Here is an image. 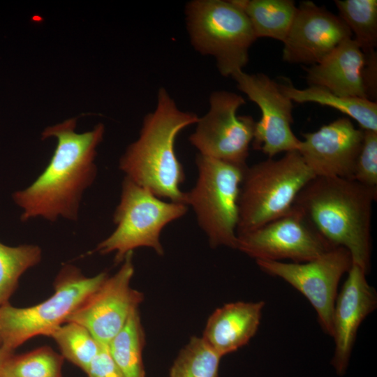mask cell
Masks as SVG:
<instances>
[{
  "label": "cell",
  "mask_w": 377,
  "mask_h": 377,
  "mask_svg": "<svg viewBox=\"0 0 377 377\" xmlns=\"http://www.w3.org/2000/svg\"><path fill=\"white\" fill-rule=\"evenodd\" d=\"M76 118L48 126L42 139L55 138L57 146L43 172L28 187L15 191L12 199L22 211L20 220L42 218L50 222L61 217L77 221L84 192L97 175L96 147L105 127L97 124L91 131H75Z\"/></svg>",
  "instance_id": "obj_1"
},
{
  "label": "cell",
  "mask_w": 377,
  "mask_h": 377,
  "mask_svg": "<svg viewBox=\"0 0 377 377\" xmlns=\"http://www.w3.org/2000/svg\"><path fill=\"white\" fill-rule=\"evenodd\" d=\"M377 188L352 179L316 177L298 193L293 206L332 246L346 249L367 274L371 265V221Z\"/></svg>",
  "instance_id": "obj_2"
},
{
  "label": "cell",
  "mask_w": 377,
  "mask_h": 377,
  "mask_svg": "<svg viewBox=\"0 0 377 377\" xmlns=\"http://www.w3.org/2000/svg\"><path fill=\"white\" fill-rule=\"evenodd\" d=\"M198 119L193 112L179 110L168 92L160 88L156 108L145 117L140 136L121 157L119 169L158 198L186 205L185 192L180 189L185 174L175 143L179 132Z\"/></svg>",
  "instance_id": "obj_3"
},
{
  "label": "cell",
  "mask_w": 377,
  "mask_h": 377,
  "mask_svg": "<svg viewBox=\"0 0 377 377\" xmlns=\"http://www.w3.org/2000/svg\"><path fill=\"white\" fill-rule=\"evenodd\" d=\"M314 177L298 151L247 166L238 199L237 235L288 214L298 193Z\"/></svg>",
  "instance_id": "obj_4"
},
{
  "label": "cell",
  "mask_w": 377,
  "mask_h": 377,
  "mask_svg": "<svg viewBox=\"0 0 377 377\" xmlns=\"http://www.w3.org/2000/svg\"><path fill=\"white\" fill-rule=\"evenodd\" d=\"M108 276L102 272L84 276L77 267L64 265L54 281V293L29 307L9 302L0 306V348L14 350L37 336L49 337Z\"/></svg>",
  "instance_id": "obj_5"
},
{
  "label": "cell",
  "mask_w": 377,
  "mask_h": 377,
  "mask_svg": "<svg viewBox=\"0 0 377 377\" xmlns=\"http://www.w3.org/2000/svg\"><path fill=\"white\" fill-rule=\"evenodd\" d=\"M186 25L194 48L212 55L223 76L242 71L257 39L251 22L234 0H195L186 7Z\"/></svg>",
  "instance_id": "obj_6"
},
{
  "label": "cell",
  "mask_w": 377,
  "mask_h": 377,
  "mask_svg": "<svg viewBox=\"0 0 377 377\" xmlns=\"http://www.w3.org/2000/svg\"><path fill=\"white\" fill-rule=\"evenodd\" d=\"M187 210V205L163 201L125 177L113 214L115 229L94 251L102 255L114 253L116 263H122L128 253L140 247L151 248L163 256L160 241L163 229L184 216Z\"/></svg>",
  "instance_id": "obj_7"
},
{
  "label": "cell",
  "mask_w": 377,
  "mask_h": 377,
  "mask_svg": "<svg viewBox=\"0 0 377 377\" xmlns=\"http://www.w3.org/2000/svg\"><path fill=\"white\" fill-rule=\"evenodd\" d=\"M198 179L185 192V204L191 206L211 247L237 248L238 199L246 166H240L198 154Z\"/></svg>",
  "instance_id": "obj_8"
},
{
  "label": "cell",
  "mask_w": 377,
  "mask_h": 377,
  "mask_svg": "<svg viewBox=\"0 0 377 377\" xmlns=\"http://www.w3.org/2000/svg\"><path fill=\"white\" fill-rule=\"evenodd\" d=\"M244 104L243 97L236 93H212L208 112L198 119L196 128L189 137L199 154L246 166L256 121L251 116L237 114V110Z\"/></svg>",
  "instance_id": "obj_9"
},
{
  "label": "cell",
  "mask_w": 377,
  "mask_h": 377,
  "mask_svg": "<svg viewBox=\"0 0 377 377\" xmlns=\"http://www.w3.org/2000/svg\"><path fill=\"white\" fill-rule=\"evenodd\" d=\"M256 262L262 271L282 279L301 293L316 310L323 330L332 337L333 309L339 283L353 265L346 249L334 247L306 263Z\"/></svg>",
  "instance_id": "obj_10"
},
{
  "label": "cell",
  "mask_w": 377,
  "mask_h": 377,
  "mask_svg": "<svg viewBox=\"0 0 377 377\" xmlns=\"http://www.w3.org/2000/svg\"><path fill=\"white\" fill-rule=\"evenodd\" d=\"M336 247L293 206L286 215L249 232L237 235L236 249L256 260L306 263Z\"/></svg>",
  "instance_id": "obj_11"
},
{
  "label": "cell",
  "mask_w": 377,
  "mask_h": 377,
  "mask_svg": "<svg viewBox=\"0 0 377 377\" xmlns=\"http://www.w3.org/2000/svg\"><path fill=\"white\" fill-rule=\"evenodd\" d=\"M133 253L126 255L119 270L108 276L67 319L86 327L101 345L109 343L143 302V293L131 286L135 272Z\"/></svg>",
  "instance_id": "obj_12"
},
{
  "label": "cell",
  "mask_w": 377,
  "mask_h": 377,
  "mask_svg": "<svg viewBox=\"0 0 377 377\" xmlns=\"http://www.w3.org/2000/svg\"><path fill=\"white\" fill-rule=\"evenodd\" d=\"M237 88L255 103L261 111L256 121L252 146L268 158L279 153L297 151L300 140L293 133V101L281 90L279 82L263 73L249 74L242 71L232 75Z\"/></svg>",
  "instance_id": "obj_13"
},
{
  "label": "cell",
  "mask_w": 377,
  "mask_h": 377,
  "mask_svg": "<svg viewBox=\"0 0 377 377\" xmlns=\"http://www.w3.org/2000/svg\"><path fill=\"white\" fill-rule=\"evenodd\" d=\"M351 38V31L338 15L312 1H302L283 42L282 58L290 64L313 65Z\"/></svg>",
  "instance_id": "obj_14"
},
{
  "label": "cell",
  "mask_w": 377,
  "mask_h": 377,
  "mask_svg": "<svg viewBox=\"0 0 377 377\" xmlns=\"http://www.w3.org/2000/svg\"><path fill=\"white\" fill-rule=\"evenodd\" d=\"M298 152L316 177L352 179L364 131L348 117L302 134Z\"/></svg>",
  "instance_id": "obj_15"
},
{
  "label": "cell",
  "mask_w": 377,
  "mask_h": 377,
  "mask_svg": "<svg viewBox=\"0 0 377 377\" xmlns=\"http://www.w3.org/2000/svg\"><path fill=\"white\" fill-rule=\"evenodd\" d=\"M347 274L332 315L334 351L331 364L340 376L347 371L360 325L377 307V293L368 283L367 273L353 263Z\"/></svg>",
  "instance_id": "obj_16"
},
{
  "label": "cell",
  "mask_w": 377,
  "mask_h": 377,
  "mask_svg": "<svg viewBox=\"0 0 377 377\" xmlns=\"http://www.w3.org/2000/svg\"><path fill=\"white\" fill-rule=\"evenodd\" d=\"M365 62V54L351 38L306 68V80L309 85L338 96L368 99L363 79Z\"/></svg>",
  "instance_id": "obj_17"
},
{
  "label": "cell",
  "mask_w": 377,
  "mask_h": 377,
  "mask_svg": "<svg viewBox=\"0 0 377 377\" xmlns=\"http://www.w3.org/2000/svg\"><path fill=\"white\" fill-rule=\"evenodd\" d=\"M264 307L263 301L226 304L209 317L202 338L221 357L235 352L257 332Z\"/></svg>",
  "instance_id": "obj_18"
},
{
  "label": "cell",
  "mask_w": 377,
  "mask_h": 377,
  "mask_svg": "<svg viewBox=\"0 0 377 377\" xmlns=\"http://www.w3.org/2000/svg\"><path fill=\"white\" fill-rule=\"evenodd\" d=\"M282 92L292 101L315 103L333 108L355 120L363 131L377 132V103L367 98L344 97L316 85L295 88L290 82L279 83Z\"/></svg>",
  "instance_id": "obj_19"
},
{
  "label": "cell",
  "mask_w": 377,
  "mask_h": 377,
  "mask_svg": "<svg viewBox=\"0 0 377 377\" xmlns=\"http://www.w3.org/2000/svg\"><path fill=\"white\" fill-rule=\"evenodd\" d=\"M242 9L256 38H271L283 42L297 7L292 0H234Z\"/></svg>",
  "instance_id": "obj_20"
},
{
  "label": "cell",
  "mask_w": 377,
  "mask_h": 377,
  "mask_svg": "<svg viewBox=\"0 0 377 377\" xmlns=\"http://www.w3.org/2000/svg\"><path fill=\"white\" fill-rule=\"evenodd\" d=\"M145 344V334L138 309L107 345L111 357L124 377H145L142 360Z\"/></svg>",
  "instance_id": "obj_21"
},
{
  "label": "cell",
  "mask_w": 377,
  "mask_h": 377,
  "mask_svg": "<svg viewBox=\"0 0 377 377\" xmlns=\"http://www.w3.org/2000/svg\"><path fill=\"white\" fill-rule=\"evenodd\" d=\"M339 17L349 28L352 38L364 54L377 45V1L336 0Z\"/></svg>",
  "instance_id": "obj_22"
},
{
  "label": "cell",
  "mask_w": 377,
  "mask_h": 377,
  "mask_svg": "<svg viewBox=\"0 0 377 377\" xmlns=\"http://www.w3.org/2000/svg\"><path fill=\"white\" fill-rule=\"evenodd\" d=\"M41 259L42 249L38 245L10 246L0 242V306L9 302L21 276Z\"/></svg>",
  "instance_id": "obj_23"
},
{
  "label": "cell",
  "mask_w": 377,
  "mask_h": 377,
  "mask_svg": "<svg viewBox=\"0 0 377 377\" xmlns=\"http://www.w3.org/2000/svg\"><path fill=\"white\" fill-rule=\"evenodd\" d=\"M49 337L54 340L64 360L84 373L101 347L86 327L72 321L64 323Z\"/></svg>",
  "instance_id": "obj_24"
},
{
  "label": "cell",
  "mask_w": 377,
  "mask_h": 377,
  "mask_svg": "<svg viewBox=\"0 0 377 377\" xmlns=\"http://www.w3.org/2000/svg\"><path fill=\"white\" fill-rule=\"evenodd\" d=\"M64 358L45 346L26 353H13L4 363L0 377H62Z\"/></svg>",
  "instance_id": "obj_25"
},
{
  "label": "cell",
  "mask_w": 377,
  "mask_h": 377,
  "mask_svg": "<svg viewBox=\"0 0 377 377\" xmlns=\"http://www.w3.org/2000/svg\"><path fill=\"white\" fill-rule=\"evenodd\" d=\"M221 358L202 337H193L175 360L169 377H218Z\"/></svg>",
  "instance_id": "obj_26"
},
{
  "label": "cell",
  "mask_w": 377,
  "mask_h": 377,
  "mask_svg": "<svg viewBox=\"0 0 377 377\" xmlns=\"http://www.w3.org/2000/svg\"><path fill=\"white\" fill-rule=\"evenodd\" d=\"M352 179L372 188H377V132L364 131L362 145Z\"/></svg>",
  "instance_id": "obj_27"
},
{
  "label": "cell",
  "mask_w": 377,
  "mask_h": 377,
  "mask_svg": "<svg viewBox=\"0 0 377 377\" xmlns=\"http://www.w3.org/2000/svg\"><path fill=\"white\" fill-rule=\"evenodd\" d=\"M85 374L87 377H124L111 357L107 346L103 345Z\"/></svg>",
  "instance_id": "obj_28"
},
{
  "label": "cell",
  "mask_w": 377,
  "mask_h": 377,
  "mask_svg": "<svg viewBox=\"0 0 377 377\" xmlns=\"http://www.w3.org/2000/svg\"><path fill=\"white\" fill-rule=\"evenodd\" d=\"M13 353L14 352L0 348V375L4 363Z\"/></svg>",
  "instance_id": "obj_29"
}]
</instances>
